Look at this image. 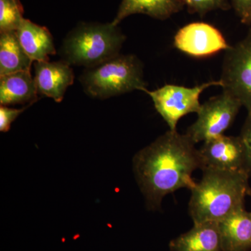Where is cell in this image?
<instances>
[{
  "label": "cell",
  "instance_id": "ac0fdd59",
  "mask_svg": "<svg viewBox=\"0 0 251 251\" xmlns=\"http://www.w3.org/2000/svg\"><path fill=\"white\" fill-rule=\"evenodd\" d=\"M191 13H197L201 16L214 10H227L229 4L227 0H182Z\"/></svg>",
  "mask_w": 251,
  "mask_h": 251
},
{
  "label": "cell",
  "instance_id": "7a4b0ae2",
  "mask_svg": "<svg viewBox=\"0 0 251 251\" xmlns=\"http://www.w3.org/2000/svg\"><path fill=\"white\" fill-rule=\"evenodd\" d=\"M202 179L191 190L188 211L193 224L217 222L244 207L250 193L245 171L229 172L205 168Z\"/></svg>",
  "mask_w": 251,
  "mask_h": 251
},
{
  "label": "cell",
  "instance_id": "8992f818",
  "mask_svg": "<svg viewBox=\"0 0 251 251\" xmlns=\"http://www.w3.org/2000/svg\"><path fill=\"white\" fill-rule=\"evenodd\" d=\"M222 85L221 80L210 81L194 87L166 85L154 91L147 90L152 99L155 108L168 124L170 130H176L181 117L192 112L198 113L201 105L200 97L211 86Z\"/></svg>",
  "mask_w": 251,
  "mask_h": 251
},
{
  "label": "cell",
  "instance_id": "30bf717a",
  "mask_svg": "<svg viewBox=\"0 0 251 251\" xmlns=\"http://www.w3.org/2000/svg\"><path fill=\"white\" fill-rule=\"evenodd\" d=\"M34 77L38 93L58 103L62 101L74 80L72 68L64 60L34 62Z\"/></svg>",
  "mask_w": 251,
  "mask_h": 251
},
{
  "label": "cell",
  "instance_id": "9a60e30c",
  "mask_svg": "<svg viewBox=\"0 0 251 251\" xmlns=\"http://www.w3.org/2000/svg\"><path fill=\"white\" fill-rule=\"evenodd\" d=\"M182 0H122L114 25H118L130 15L143 14L158 20H166L184 8Z\"/></svg>",
  "mask_w": 251,
  "mask_h": 251
},
{
  "label": "cell",
  "instance_id": "3957f363",
  "mask_svg": "<svg viewBox=\"0 0 251 251\" xmlns=\"http://www.w3.org/2000/svg\"><path fill=\"white\" fill-rule=\"evenodd\" d=\"M125 40L112 23H80L64 39L61 53L70 65L90 68L120 54Z\"/></svg>",
  "mask_w": 251,
  "mask_h": 251
},
{
  "label": "cell",
  "instance_id": "2e32d148",
  "mask_svg": "<svg viewBox=\"0 0 251 251\" xmlns=\"http://www.w3.org/2000/svg\"><path fill=\"white\" fill-rule=\"evenodd\" d=\"M32 62L20 44L16 31L0 33V76L30 71Z\"/></svg>",
  "mask_w": 251,
  "mask_h": 251
},
{
  "label": "cell",
  "instance_id": "8fae6325",
  "mask_svg": "<svg viewBox=\"0 0 251 251\" xmlns=\"http://www.w3.org/2000/svg\"><path fill=\"white\" fill-rule=\"evenodd\" d=\"M218 224L221 251L251 250V212L244 206Z\"/></svg>",
  "mask_w": 251,
  "mask_h": 251
},
{
  "label": "cell",
  "instance_id": "ffe728a7",
  "mask_svg": "<svg viewBox=\"0 0 251 251\" xmlns=\"http://www.w3.org/2000/svg\"><path fill=\"white\" fill-rule=\"evenodd\" d=\"M27 107L16 109L9 108L5 105L0 107V130L1 132H7L11 127V124Z\"/></svg>",
  "mask_w": 251,
  "mask_h": 251
},
{
  "label": "cell",
  "instance_id": "9c48e42d",
  "mask_svg": "<svg viewBox=\"0 0 251 251\" xmlns=\"http://www.w3.org/2000/svg\"><path fill=\"white\" fill-rule=\"evenodd\" d=\"M198 151L202 170L248 173L245 150L239 136L223 135L213 138L204 142Z\"/></svg>",
  "mask_w": 251,
  "mask_h": 251
},
{
  "label": "cell",
  "instance_id": "5b68a950",
  "mask_svg": "<svg viewBox=\"0 0 251 251\" xmlns=\"http://www.w3.org/2000/svg\"><path fill=\"white\" fill-rule=\"evenodd\" d=\"M242 106L237 99L223 92L201 105L197 120L188 128L186 134L195 144L221 136L232 125Z\"/></svg>",
  "mask_w": 251,
  "mask_h": 251
},
{
  "label": "cell",
  "instance_id": "6da1fadb",
  "mask_svg": "<svg viewBox=\"0 0 251 251\" xmlns=\"http://www.w3.org/2000/svg\"><path fill=\"white\" fill-rule=\"evenodd\" d=\"M195 145L186 133L170 130L135 155L133 171L150 209H158L170 193L194 187L193 173L201 169Z\"/></svg>",
  "mask_w": 251,
  "mask_h": 251
},
{
  "label": "cell",
  "instance_id": "ba28073f",
  "mask_svg": "<svg viewBox=\"0 0 251 251\" xmlns=\"http://www.w3.org/2000/svg\"><path fill=\"white\" fill-rule=\"evenodd\" d=\"M174 45L181 52L197 58L210 57L230 48L222 33L211 25L193 23L177 31Z\"/></svg>",
  "mask_w": 251,
  "mask_h": 251
},
{
  "label": "cell",
  "instance_id": "7c38bea8",
  "mask_svg": "<svg viewBox=\"0 0 251 251\" xmlns=\"http://www.w3.org/2000/svg\"><path fill=\"white\" fill-rule=\"evenodd\" d=\"M18 40L33 62L49 60L56 54L53 38L49 29L24 18L16 31Z\"/></svg>",
  "mask_w": 251,
  "mask_h": 251
},
{
  "label": "cell",
  "instance_id": "d6986e66",
  "mask_svg": "<svg viewBox=\"0 0 251 251\" xmlns=\"http://www.w3.org/2000/svg\"><path fill=\"white\" fill-rule=\"evenodd\" d=\"M245 150L247 170L251 176V110H248V115L242 132L239 135Z\"/></svg>",
  "mask_w": 251,
  "mask_h": 251
},
{
  "label": "cell",
  "instance_id": "5bb4252c",
  "mask_svg": "<svg viewBox=\"0 0 251 251\" xmlns=\"http://www.w3.org/2000/svg\"><path fill=\"white\" fill-rule=\"evenodd\" d=\"M173 251H221L217 222L194 224L192 229L172 241Z\"/></svg>",
  "mask_w": 251,
  "mask_h": 251
},
{
  "label": "cell",
  "instance_id": "4fadbf2b",
  "mask_svg": "<svg viewBox=\"0 0 251 251\" xmlns=\"http://www.w3.org/2000/svg\"><path fill=\"white\" fill-rule=\"evenodd\" d=\"M38 90L30 71H23L0 76V103L31 105L38 100Z\"/></svg>",
  "mask_w": 251,
  "mask_h": 251
},
{
  "label": "cell",
  "instance_id": "277c9868",
  "mask_svg": "<svg viewBox=\"0 0 251 251\" xmlns=\"http://www.w3.org/2000/svg\"><path fill=\"white\" fill-rule=\"evenodd\" d=\"M79 80L87 95L100 99L148 90L143 63L133 54H119L98 65L86 68Z\"/></svg>",
  "mask_w": 251,
  "mask_h": 251
},
{
  "label": "cell",
  "instance_id": "e0dca14e",
  "mask_svg": "<svg viewBox=\"0 0 251 251\" xmlns=\"http://www.w3.org/2000/svg\"><path fill=\"white\" fill-rule=\"evenodd\" d=\"M23 20L20 0H0V33L17 31Z\"/></svg>",
  "mask_w": 251,
  "mask_h": 251
},
{
  "label": "cell",
  "instance_id": "44dd1931",
  "mask_svg": "<svg viewBox=\"0 0 251 251\" xmlns=\"http://www.w3.org/2000/svg\"><path fill=\"white\" fill-rule=\"evenodd\" d=\"M237 16L244 24H251V0H231Z\"/></svg>",
  "mask_w": 251,
  "mask_h": 251
},
{
  "label": "cell",
  "instance_id": "7402d4cb",
  "mask_svg": "<svg viewBox=\"0 0 251 251\" xmlns=\"http://www.w3.org/2000/svg\"><path fill=\"white\" fill-rule=\"evenodd\" d=\"M249 196H251V188L250 193H249Z\"/></svg>",
  "mask_w": 251,
  "mask_h": 251
},
{
  "label": "cell",
  "instance_id": "52a82bcc",
  "mask_svg": "<svg viewBox=\"0 0 251 251\" xmlns=\"http://www.w3.org/2000/svg\"><path fill=\"white\" fill-rule=\"evenodd\" d=\"M224 92L237 99L251 110V30L226 50L221 79Z\"/></svg>",
  "mask_w": 251,
  "mask_h": 251
}]
</instances>
